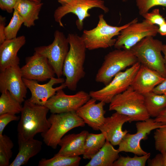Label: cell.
Instances as JSON below:
<instances>
[{"label":"cell","instance_id":"6da1fadb","mask_svg":"<svg viewBox=\"0 0 166 166\" xmlns=\"http://www.w3.org/2000/svg\"><path fill=\"white\" fill-rule=\"evenodd\" d=\"M67 37L69 47L64 64L63 75L65 78L66 87L74 91L85 75L84 64L87 49L81 36L70 33Z\"/></svg>","mask_w":166,"mask_h":166},{"label":"cell","instance_id":"7a4b0ae2","mask_svg":"<svg viewBox=\"0 0 166 166\" xmlns=\"http://www.w3.org/2000/svg\"><path fill=\"white\" fill-rule=\"evenodd\" d=\"M49 111L45 105L33 103L29 99L25 101L18 125V135L28 139L47 131L50 126L47 117Z\"/></svg>","mask_w":166,"mask_h":166},{"label":"cell","instance_id":"3957f363","mask_svg":"<svg viewBox=\"0 0 166 166\" xmlns=\"http://www.w3.org/2000/svg\"><path fill=\"white\" fill-rule=\"evenodd\" d=\"M109 110L128 117L130 123L144 121L150 118L145 108L144 96L131 86L113 97L109 103Z\"/></svg>","mask_w":166,"mask_h":166},{"label":"cell","instance_id":"277c9868","mask_svg":"<svg viewBox=\"0 0 166 166\" xmlns=\"http://www.w3.org/2000/svg\"><path fill=\"white\" fill-rule=\"evenodd\" d=\"M163 44L153 37H146L130 50L141 64L155 70L166 78V67L162 55Z\"/></svg>","mask_w":166,"mask_h":166},{"label":"cell","instance_id":"5b68a950","mask_svg":"<svg viewBox=\"0 0 166 166\" xmlns=\"http://www.w3.org/2000/svg\"><path fill=\"white\" fill-rule=\"evenodd\" d=\"M48 120L50 126L47 131L41 133V136L45 143L54 149L67 132L85 124L83 120L74 112L52 113Z\"/></svg>","mask_w":166,"mask_h":166},{"label":"cell","instance_id":"8992f818","mask_svg":"<svg viewBox=\"0 0 166 166\" xmlns=\"http://www.w3.org/2000/svg\"><path fill=\"white\" fill-rule=\"evenodd\" d=\"M132 22L121 26H112L107 23L104 15L101 14L97 26L92 29L84 30L81 37L89 50L106 49L114 46L116 39L113 37L118 36L121 31Z\"/></svg>","mask_w":166,"mask_h":166},{"label":"cell","instance_id":"52a82bcc","mask_svg":"<svg viewBox=\"0 0 166 166\" xmlns=\"http://www.w3.org/2000/svg\"><path fill=\"white\" fill-rule=\"evenodd\" d=\"M138 61L130 50L117 49L110 52L105 56L96 75L95 81L106 85L118 73Z\"/></svg>","mask_w":166,"mask_h":166},{"label":"cell","instance_id":"ba28073f","mask_svg":"<svg viewBox=\"0 0 166 166\" xmlns=\"http://www.w3.org/2000/svg\"><path fill=\"white\" fill-rule=\"evenodd\" d=\"M136 18L122 30L117 36L114 47L116 49L129 50L144 38L154 37L158 33V26L144 19L138 22Z\"/></svg>","mask_w":166,"mask_h":166},{"label":"cell","instance_id":"9c48e42d","mask_svg":"<svg viewBox=\"0 0 166 166\" xmlns=\"http://www.w3.org/2000/svg\"><path fill=\"white\" fill-rule=\"evenodd\" d=\"M141 64L138 61L117 74L110 82L102 89L89 93L91 98L97 101L110 103L116 95L122 93L131 86Z\"/></svg>","mask_w":166,"mask_h":166},{"label":"cell","instance_id":"30bf717a","mask_svg":"<svg viewBox=\"0 0 166 166\" xmlns=\"http://www.w3.org/2000/svg\"><path fill=\"white\" fill-rule=\"evenodd\" d=\"M53 42L47 45L37 47L35 52L45 57L57 77L63 75L64 62L69 49L67 37L59 30L55 31Z\"/></svg>","mask_w":166,"mask_h":166},{"label":"cell","instance_id":"8fae6325","mask_svg":"<svg viewBox=\"0 0 166 166\" xmlns=\"http://www.w3.org/2000/svg\"><path fill=\"white\" fill-rule=\"evenodd\" d=\"M99 8L105 13L109 11V8L104 5L103 0H71L69 3L58 7L55 10L54 18L60 26L63 27L62 18L70 13L75 14L77 18L76 22L77 29L81 30L83 28L84 21L90 16L89 11L93 8Z\"/></svg>","mask_w":166,"mask_h":166},{"label":"cell","instance_id":"7c38bea8","mask_svg":"<svg viewBox=\"0 0 166 166\" xmlns=\"http://www.w3.org/2000/svg\"><path fill=\"white\" fill-rule=\"evenodd\" d=\"M166 126L150 118L137 121L136 124V132L133 134L127 133L119 144L117 149L120 152H130L139 156L145 155L148 152L141 148V141L145 140L152 130Z\"/></svg>","mask_w":166,"mask_h":166},{"label":"cell","instance_id":"4fadbf2b","mask_svg":"<svg viewBox=\"0 0 166 166\" xmlns=\"http://www.w3.org/2000/svg\"><path fill=\"white\" fill-rule=\"evenodd\" d=\"M63 89L57 91L45 104L52 113L76 112L91 98L89 93L83 90L69 95Z\"/></svg>","mask_w":166,"mask_h":166},{"label":"cell","instance_id":"5bb4252c","mask_svg":"<svg viewBox=\"0 0 166 166\" xmlns=\"http://www.w3.org/2000/svg\"><path fill=\"white\" fill-rule=\"evenodd\" d=\"M27 87L23 80L19 65L10 66L0 71V91H8L21 104L25 101Z\"/></svg>","mask_w":166,"mask_h":166},{"label":"cell","instance_id":"9a60e30c","mask_svg":"<svg viewBox=\"0 0 166 166\" xmlns=\"http://www.w3.org/2000/svg\"><path fill=\"white\" fill-rule=\"evenodd\" d=\"M26 87L30 90L31 96L29 100L33 103L45 105L47 101L59 90L66 87L65 79L53 77L44 84H40L36 81L23 78Z\"/></svg>","mask_w":166,"mask_h":166},{"label":"cell","instance_id":"2e32d148","mask_svg":"<svg viewBox=\"0 0 166 166\" xmlns=\"http://www.w3.org/2000/svg\"><path fill=\"white\" fill-rule=\"evenodd\" d=\"M21 70L23 78L38 81L50 79L55 74L47 58L35 52L26 58Z\"/></svg>","mask_w":166,"mask_h":166},{"label":"cell","instance_id":"e0dca14e","mask_svg":"<svg viewBox=\"0 0 166 166\" xmlns=\"http://www.w3.org/2000/svg\"><path fill=\"white\" fill-rule=\"evenodd\" d=\"M130 120L128 117L116 112L110 117H105L99 130L113 145H118L128 132L123 131L122 126L125 123L130 122Z\"/></svg>","mask_w":166,"mask_h":166},{"label":"cell","instance_id":"ac0fdd59","mask_svg":"<svg viewBox=\"0 0 166 166\" xmlns=\"http://www.w3.org/2000/svg\"><path fill=\"white\" fill-rule=\"evenodd\" d=\"M165 79L156 71L141 64L130 86L144 95L152 92L154 88Z\"/></svg>","mask_w":166,"mask_h":166},{"label":"cell","instance_id":"d6986e66","mask_svg":"<svg viewBox=\"0 0 166 166\" xmlns=\"http://www.w3.org/2000/svg\"><path fill=\"white\" fill-rule=\"evenodd\" d=\"M91 98L79 108L76 113L85 124L95 131L99 130L105 117V111L104 107L105 103Z\"/></svg>","mask_w":166,"mask_h":166},{"label":"cell","instance_id":"ffe728a7","mask_svg":"<svg viewBox=\"0 0 166 166\" xmlns=\"http://www.w3.org/2000/svg\"><path fill=\"white\" fill-rule=\"evenodd\" d=\"M24 35L10 40H6L0 45V70L14 65H19L20 59L17 53L25 44Z\"/></svg>","mask_w":166,"mask_h":166},{"label":"cell","instance_id":"44dd1931","mask_svg":"<svg viewBox=\"0 0 166 166\" xmlns=\"http://www.w3.org/2000/svg\"><path fill=\"white\" fill-rule=\"evenodd\" d=\"M89 132L83 130L79 133L69 134L64 136L58 145L61 147L59 151L55 155L76 156L84 153L85 140Z\"/></svg>","mask_w":166,"mask_h":166},{"label":"cell","instance_id":"7402d4cb","mask_svg":"<svg viewBox=\"0 0 166 166\" xmlns=\"http://www.w3.org/2000/svg\"><path fill=\"white\" fill-rule=\"evenodd\" d=\"M18 152L9 166H21L26 164L31 158L41 151L42 142L33 138L25 139L18 135Z\"/></svg>","mask_w":166,"mask_h":166},{"label":"cell","instance_id":"603a6c76","mask_svg":"<svg viewBox=\"0 0 166 166\" xmlns=\"http://www.w3.org/2000/svg\"><path fill=\"white\" fill-rule=\"evenodd\" d=\"M43 3L30 0H19L14 8L22 18L24 26L28 28L35 25L39 19Z\"/></svg>","mask_w":166,"mask_h":166},{"label":"cell","instance_id":"cb8c5ba5","mask_svg":"<svg viewBox=\"0 0 166 166\" xmlns=\"http://www.w3.org/2000/svg\"><path fill=\"white\" fill-rule=\"evenodd\" d=\"M107 140L103 146L85 166H113L120 156V152Z\"/></svg>","mask_w":166,"mask_h":166},{"label":"cell","instance_id":"d4e9b609","mask_svg":"<svg viewBox=\"0 0 166 166\" xmlns=\"http://www.w3.org/2000/svg\"><path fill=\"white\" fill-rule=\"evenodd\" d=\"M144 96L145 108L150 117H156L166 108V95L152 92Z\"/></svg>","mask_w":166,"mask_h":166},{"label":"cell","instance_id":"484cf974","mask_svg":"<svg viewBox=\"0 0 166 166\" xmlns=\"http://www.w3.org/2000/svg\"><path fill=\"white\" fill-rule=\"evenodd\" d=\"M106 140L105 137L102 132L98 134L89 133L85 142L83 158L90 159L103 146Z\"/></svg>","mask_w":166,"mask_h":166},{"label":"cell","instance_id":"4316f807","mask_svg":"<svg viewBox=\"0 0 166 166\" xmlns=\"http://www.w3.org/2000/svg\"><path fill=\"white\" fill-rule=\"evenodd\" d=\"M22 106L8 91L1 93L0 97V115L9 113L16 114L21 113Z\"/></svg>","mask_w":166,"mask_h":166},{"label":"cell","instance_id":"83f0119b","mask_svg":"<svg viewBox=\"0 0 166 166\" xmlns=\"http://www.w3.org/2000/svg\"><path fill=\"white\" fill-rule=\"evenodd\" d=\"M79 156H69L54 155L49 159L43 158L39 162L38 166H78L81 160Z\"/></svg>","mask_w":166,"mask_h":166},{"label":"cell","instance_id":"f1b7e54d","mask_svg":"<svg viewBox=\"0 0 166 166\" xmlns=\"http://www.w3.org/2000/svg\"><path fill=\"white\" fill-rule=\"evenodd\" d=\"M14 146L9 137L5 135H0V166H9Z\"/></svg>","mask_w":166,"mask_h":166},{"label":"cell","instance_id":"f546056e","mask_svg":"<svg viewBox=\"0 0 166 166\" xmlns=\"http://www.w3.org/2000/svg\"><path fill=\"white\" fill-rule=\"evenodd\" d=\"M23 23L22 18L14 8L10 21L5 27L4 33L6 40H10L16 38L18 32Z\"/></svg>","mask_w":166,"mask_h":166},{"label":"cell","instance_id":"4dcf8cb0","mask_svg":"<svg viewBox=\"0 0 166 166\" xmlns=\"http://www.w3.org/2000/svg\"><path fill=\"white\" fill-rule=\"evenodd\" d=\"M150 155V153H148L140 156L135 155L133 157L121 156L114 162L113 166H145Z\"/></svg>","mask_w":166,"mask_h":166},{"label":"cell","instance_id":"1f68e13d","mask_svg":"<svg viewBox=\"0 0 166 166\" xmlns=\"http://www.w3.org/2000/svg\"><path fill=\"white\" fill-rule=\"evenodd\" d=\"M139 14L142 16L152 8L157 6L166 7V0H136Z\"/></svg>","mask_w":166,"mask_h":166},{"label":"cell","instance_id":"d6a6232c","mask_svg":"<svg viewBox=\"0 0 166 166\" xmlns=\"http://www.w3.org/2000/svg\"><path fill=\"white\" fill-rule=\"evenodd\" d=\"M153 138L156 149L163 153L166 150V126L156 129Z\"/></svg>","mask_w":166,"mask_h":166},{"label":"cell","instance_id":"836d02e7","mask_svg":"<svg viewBox=\"0 0 166 166\" xmlns=\"http://www.w3.org/2000/svg\"><path fill=\"white\" fill-rule=\"evenodd\" d=\"M142 16L152 24L157 25L158 26L166 21L165 19L160 14L158 9H154L152 12H148L143 15Z\"/></svg>","mask_w":166,"mask_h":166},{"label":"cell","instance_id":"e575fe53","mask_svg":"<svg viewBox=\"0 0 166 166\" xmlns=\"http://www.w3.org/2000/svg\"><path fill=\"white\" fill-rule=\"evenodd\" d=\"M20 117L16 114L6 113L0 115V135L2 134L3 131L6 125L10 122L18 121Z\"/></svg>","mask_w":166,"mask_h":166},{"label":"cell","instance_id":"d590c367","mask_svg":"<svg viewBox=\"0 0 166 166\" xmlns=\"http://www.w3.org/2000/svg\"><path fill=\"white\" fill-rule=\"evenodd\" d=\"M19 0H0V8L9 13L14 10Z\"/></svg>","mask_w":166,"mask_h":166},{"label":"cell","instance_id":"8d00e7d4","mask_svg":"<svg viewBox=\"0 0 166 166\" xmlns=\"http://www.w3.org/2000/svg\"><path fill=\"white\" fill-rule=\"evenodd\" d=\"M147 162L149 166H163L162 154L160 153L157 154L152 159H148Z\"/></svg>","mask_w":166,"mask_h":166},{"label":"cell","instance_id":"74e56055","mask_svg":"<svg viewBox=\"0 0 166 166\" xmlns=\"http://www.w3.org/2000/svg\"><path fill=\"white\" fill-rule=\"evenodd\" d=\"M6 18L2 15L0 16V44L2 43L6 40L5 35V29Z\"/></svg>","mask_w":166,"mask_h":166},{"label":"cell","instance_id":"f35d334b","mask_svg":"<svg viewBox=\"0 0 166 166\" xmlns=\"http://www.w3.org/2000/svg\"><path fill=\"white\" fill-rule=\"evenodd\" d=\"M152 92L157 94L166 95V78L156 86Z\"/></svg>","mask_w":166,"mask_h":166},{"label":"cell","instance_id":"ab89813d","mask_svg":"<svg viewBox=\"0 0 166 166\" xmlns=\"http://www.w3.org/2000/svg\"><path fill=\"white\" fill-rule=\"evenodd\" d=\"M155 120L163 125H166V108L154 119Z\"/></svg>","mask_w":166,"mask_h":166},{"label":"cell","instance_id":"60d3db41","mask_svg":"<svg viewBox=\"0 0 166 166\" xmlns=\"http://www.w3.org/2000/svg\"><path fill=\"white\" fill-rule=\"evenodd\" d=\"M158 33L162 36H166V21L164 23L158 26Z\"/></svg>","mask_w":166,"mask_h":166},{"label":"cell","instance_id":"b9f144b4","mask_svg":"<svg viewBox=\"0 0 166 166\" xmlns=\"http://www.w3.org/2000/svg\"><path fill=\"white\" fill-rule=\"evenodd\" d=\"M162 52L164 55V58L165 61V65L166 67V45H163Z\"/></svg>","mask_w":166,"mask_h":166},{"label":"cell","instance_id":"7bdbcfd3","mask_svg":"<svg viewBox=\"0 0 166 166\" xmlns=\"http://www.w3.org/2000/svg\"><path fill=\"white\" fill-rule=\"evenodd\" d=\"M161 153L163 156V166H166V150Z\"/></svg>","mask_w":166,"mask_h":166},{"label":"cell","instance_id":"ee69618b","mask_svg":"<svg viewBox=\"0 0 166 166\" xmlns=\"http://www.w3.org/2000/svg\"><path fill=\"white\" fill-rule=\"evenodd\" d=\"M71 0H57V1L60 3L61 5L66 4L69 2Z\"/></svg>","mask_w":166,"mask_h":166},{"label":"cell","instance_id":"f6af8a7d","mask_svg":"<svg viewBox=\"0 0 166 166\" xmlns=\"http://www.w3.org/2000/svg\"><path fill=\"white\" fill-rule=\"evenodd\" d=\"M32 0V1H34L35 2H41V1H42V0Z\"/></svg>","mask_w":166,"mask_h":166},{"label":"cell","instance_id":"bcb514c9","mask_svg":"<svg viewBox=\"0 0 166 166\" xmlns=\"http://www.w3.org/2000/svg\"><path fill=\"white\" fill-rule=\"evenodd\" d=\"M123 1H124V2H126V1H127L128 0H122Z\"/></svg>","mask_w":166,"mask_h":166}]
</instances>
